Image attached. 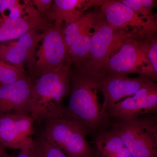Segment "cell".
<instances>
[{"mask_svg":"<svg viewBox=\"0 0 157 157\" xmlns=\"http://www.w3.org/2000/svg\"><path fill=\"white\" fill-rule=\"evenodd\" d=\"M85 12L74 22L63 26V33L68 54L78 67L87 57L91 40L103 17L101 7Z\"/></svg>","mask_w":157,"mask_h":157,"instance_id":"obj_6","label":"cell"},{"mask_svg":"<svg viewBox=\"0 0 157 157\" xmlns=\"http://www.w3.org/2000/svg\"><path fill=\"white\" fill-rule=\"evenodd\" d=\"M157 112V86L150 80L134 94L121 100L107 111L110 118L127 120Z\"/></svg>","mask_w":157,"mask_h":157,"instance_id":"obj_10","label":"cell"},{"mask_svg":"<svg viewBox=\"0 0 157 157\" xmlns=\"http://www.w3.org/2000/svg\"><path fill=\"white\" fill-rule=\"evenodd\" d=\"M109 127L117 132L132 157H157L155 116L127 120L114 119Z\"/></svg>","mask_w":157,"mask_h":157,"instance_id":"obj_3","label":"cell"},{"mask_svg":"<svg viewBox=\"0 0 157 157\" xmlns=\"http://www.w3.org/2000/svg\"><path fill=\"white\" fill-rule=\"evenodd\" d=\"M34 151L35 157H69L48 140L43 133L34 139Z\"/></svg>","mask_w":157,"mask_h":157,"instance_id":"obj_18","label":"cell"},{"mask_svg":"<svg viewBox=\"0 0 157 157\" xmlns=\"http://www.w3.org/2000/svg\"><path fill=\"white\" fill-rule=\"evenodd\" d=\"M25 14L0 20V43L17 39L31 31H45L52 25L39 15L31 1H24Z\"/></svg>","mask_w":157,"mask_h":157,"instance_id":"obj_15","label":"cell"},{"mask_svg":"<svg viewBox=\"0 0 157 157\" xmlns=\"http://www.w3.org/2000/svg\"><path fill=\"white\" fill-rule=\"evenodd\" d=\"M2 0H0V7H1V3H2ZM2 19V17H1V14H0V20Z\"/></svg>","mask_w":157,"mask_h":157,"instance_id":"obj_25","label":"cell"},{"mask_svg":"<svg viewBox=\"0 0 157 157\" xmlns=\"http://www.w3.org/2000/svg\"><path fill=\"white\" fill-rule=\"evenodd\" d=\"M140 48L146 57L148 65L143 76L152 81L157 80V32L149 33L137 38Z\"/></svg>","mask_w":157,"mask_h":157,"instance_id":"obj_17","label":"cell"},{"mask_svg":"<svg viewBox=\"0 0 157 157\" xmlns=\"http://www.w3.org/2000/svg\"><path fill=\"white\" fill-rule=\"evenodd\" d=\"M137 38H131L126 40L95 75L127 76L130 73H136L143 76L148 62Z\"/></svg>","mask_w":157,"mask_h":157,"instance_id":"obj_8","label":"cell"},{"mask_svg":"<svg viewBox=\"0 0 157 157\" xmlns=\"http://www.w3.org/2000/svg\"><path fill=\"white\" fill-rule=\"evenodd\" d=\"M34 122L29 114L0 115V143L6 148L20 151L33 148Z\"/></svg>","mask_w":157,"mask_h":157,"instance_id":"obj_9","label":"cell"},{"mask_svg":"<svg viewBox=\"0 0 157 157\" xmlns=\"http://www.w3.org/2000/svg\"><path fill=\"white\" fill-rule=\"evenodd\" d=\"M31 2L39 15L42 16L51 8L53 4L52 0H33Z\"/></svg>","mask_w":157,"mask_h":157,"instance_id":"obj_22","label":"cell"},{"mask_svg":"<svg viewBox=\"0 0 157 157\" xmlns=\"http://www.w3.org/2000/svg\"><path fill=\"white\" fill-rule=\"evenodd\" d=\"M101 8L104 18L113 28L131 31L138 36L157 32V22L145 19L120 1H104Z\"/></svg>","mask_w":157,"mask_h":157,"instance_id":"obj_11","label":"cell"},{"mask_svg":"<svg viewBox=\"0 0 157 157\" xmlns=\"http://www.w3.org/2000/svg\"><path fill=\"white\" fill-rule=\"evenodd\" d=\"M63 24L54 22L43 31L31 77L48 73L71 60L63 35Z\"/></svg>","mask_w":157,"mask_h":157,"instance_id":"obj_7","label":"cell"},{"mask_svg":"<svg viewBox=\"0 0 157 157\" xmlns=\"http://www.w3.org/2000/svg\"><path fill=\"white\" fill-rule=\"evenodd\" d=\"M32 91L33 81L29 76L0 87V115H30Z\"/></svg>","mask_w":157,"mask_h":157,"instance_id":"obj_14","label":"cell"},{"mask_svg":"<svg viewBox=\"0 0 157 157\" xmlns=\"http://www.w3.org/2000/svg\"><path fill=\"white\" fill-rule=\"evenodd\" d=\"M94 75L98 78L99 89L104 95L103 105L107 112L123 98L132 96L151 80L141 76L132 78L125 75Z\"/></svg>","mask_w":157,"mask_h":157,"instance_id":"obj_12","label":"cell"},{"mask_svg":"<svg viewBox=\"0 0 157 157\" xmlns=\"http://www.w3.org/2000/svg\"><path fill=\"white\" fill-rule=\"evenodd\" d=\"M137 37L131 31L113 28L103 15L92 38L87 57L76 69L88 74H97L124 42Z\"/></svg>","mask_w":157,"mask_h":157,"instance_id":"obj_4","label":"cell"},{"mask_svg":"<svg viewBox=\"0 0 157 157\" xmlns=\"http://www.w3.org/2000/svg\"><path fill=\"white\" fill-rule=\"evenodd\" d=\"M9 12L7 18L12 17H20L25 14V4H20L16 0H2L0 7V14L3 18L5 14Z\"/></svg>","mask_w":157,"mask_h":157,"instance_id":"obj_21","label":"cell"},{"mask_svg":"<svg viewBox=\"0 0 157 157\" xmlns=\"http://www.w3.org/2000/svg\"><path fill=\"white\" fill-rule=\"evenodd\" d=\"M104 0H55L43 15L45 19L69 25L78 19L88 9L101 7Z\"/></svg>","mask_w":157,"mask_h":157,"instance_id":"obj_16","label":"cell"},{"mask_svg":"<svg viewBox=\"0 0 157 157\" xmlns=\"http://www.w3.org/2000/svg\"><path fill=\"white\" fill-rule=\"evenodd\" d=\"M120 2L149 21L157 22L151 10L156 6L157 1L153 0H121Z\"/></svg>","mask_w":157,"mask_h":157,"instance_id":"obj_19","label":"cell"},{"mask_svg":"<svg viewBox=\"0 0 157 157\" xmlns=\"http://www.w3.org/2000/svg\"><path fill=\"white\" fill-rule=\"evenodd\" d=\"M43 134L48 140L69 157H93L86 137L87 132L80 124L65 117L45 121Z\"/></svg>","mask_w":157,"mask_h":157,"instance_id":"obj_5","label":"cell"},{"mask_svg":"<svg viewBox=\"0 0 157 157\" xmlns=\"http://www.w3.org/2000/svg\"><path fill=\"white\" fill-rule=\"evenodd\" d=\"M42 38L43 33H40L38 31H31L17 41L0 43V60L22 69L24 64L28 63L30 70L33 71L36 61V48Z\"/></svg>","mask_w":157,"mask_h":157,"instance_id":"obj_13","label":"cell"},{"mask_svg":"<svg viewBox=\"0 0 157 157\" xmlns=\"http://www.w3.org/2000/svg\"><path fill=\"white\" fill-rule=\"evenodd\" d=\"M6 148L0 143V157H13L8 153Z\"/></svg>","mask_w":157,"mask_h":157,"instance_id":"obj_24","label":"cell"},{"mask_svg":"<svg viewBox=\"0 0 157 157\" xmlns=\"http://www.w3.org/2000/svg\"><path fill=\"white\" fill-rule=\"evenodd\" d=\"M97 76L75 69L70 73V95L64 117L76 121L94 135L107 128L111 121L98 96Z\"/></svg>","mask_w":157,"mask_h":157,"instance_id":"obj_1","label":"cell"},{"mask_svg":"<svg viewBox=\"0 0 157 157\" xmlns=\"http://www.w3.org/2000/svg\"><path fill=\"white\" fill-rule=\"evenodd\" d=\"M72 63L69 61L48 73L31 77L33 91L30 115L34 121L40 123L64 117L63 102L70 92Z\"/></svg>","mask_w":157,"mask_h":157,"instance_id":"obj_2","label":"cell"},{"mask_svg":"<svg viewBox=\"0 0 157 157\" xmlns=\"http://www.w3.org/2000/svg\"><path fill=\"white\" fill-rule=\"evenodd\" d=\"M34 151V147L33 148L21 150L18 154L13 157H35Z\"/></svg>","mask_w":157,"mask_h":157,"instance_id":"obj_23","label":"cell"},{"mask_svg":"<svg viewBox=\"0 0 157 157\" xmlns=\"http://www.w3.org/2000/svg\"><path fill=\"white\" fill-rule=\"evenodd\" d=\"M26 76L23 69L14 67L0 60V87Z\"/></svg>","mask_w":157,"mask_h":157,"instance_id":"obj_20","label":"cell"}]
</instances>
